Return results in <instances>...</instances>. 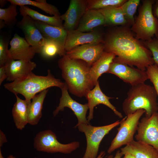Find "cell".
Masks as SVG:
<instances>
[{"instance_id": "cell-1", "label": "cell", "mask_w": 158, "mask_h": 158, "mask_svg": "<svg viewBox=\"0 0 158 158\" xmlns=\"http://www.w3.org/2000/svg\"><path fill=\"white\" fill-rule=\"evenodd\" d=\"M128 25L121 26L109 32L104 39V51L116 56L114 61L146 71L154 64L150 51L137 39Z\"/></svg>"}, {"instance_id": "cell-2", "label": "cell", "mask_w": 158, "mask_h": 158, "mask_svg": "<svg viewBox=\"0 0 158 158\" xmlns=\"http://www.w3.org/2000/svg\"><path fill=\"white\" fill-rule=\"evenodd\" d=\"M58 65L68 90L77 96H85L94 86L90 79V67L85 62L70 58L66 54L60 59Z\"/></svg>"}, {"instance_id": "cell-3", "label": "cell", "mask_w": 158, "mask_h": 158, "mask_svg": "<svg viewBox=\"0 0 158 158\" xmlns=\"http://www.w3.org/2000/svg\"><path fill=\"white\" fill-rule=\"evenodd\" d=\"M64 83L55 78L48 69L46 76L35 75L32 72L26 76L4 84V88L15 95L20 94L29 104L38 93L52 87L61 89Z\"/></svg>"}, {"instance_id": "cell-4", "label": "cell", "mask_w": 158, "mask_h": 158, "mask_svg": "<svg viewBox=\"0 0 158 158\" xmlns=\"http://www.w3.org/2000/svg\"><path fill=\"white\" fill-rule=\"evenodd\" d=\"M122 104L123 110L126 116L140 109L145 111L147 118L157 112V95L153 86L145 83L132 86Z\"/></svg>"}, {"instance_id": "cell-5", "label": "cell", "mask_w": 158, "mask_h": 158, "mask_svg": "<svg viewBox=\"0 0 158 158\" xmlns=\"http://www.w3.org/2000/svg\"><path fill=\"white\" fill-rule=\"evenodd\" d=\"M155 0H144L138 9V14L130 29L135 37L145 41L158 37V20L152 8Z\"/></svg>"}, {"instance_id": "cell-6", "label": "cell", "mask_w": 158, "mask_h": 158, "mask_svg": "<svg viewBox=\"0 0 158 158\" xmlns=\"http://www.w3.org/2000/svg\"><path fill=\"white\" fill-rule=\"evenodd\" d=\"M121 121L118 120L108 125L95 126L82 123L75 126L79 130L85 134L87 147L83 158H96L100 142L104 137L113 129L120 125Z\"/></svg>"}, {"instance_id": "cell-7", "label": "cell", "mask_w": 158, "mask_h": 158, "mask_svg": "<svg viewBox=\"0 0 158 158\" xmlns=\"http://www.w3.org/2000/svg\"><path fill=\"white\" fill-rule=\"evenodd\" d=\"M145 113L142 109L126 116L121 121L117 133L111 142L107 153L111 154L124 145H127L134 140L133 137L137 131L140 119Z\"/></svg>"}, {"instance_id": "cell-8", "label": "cell", "mask_w": 158, "mask_h": 158, "mask_svg": "<svg viewBox=\"0 0 158 158\" xmlns=\"http://www.w3.org/2000/svg\"><path fill=\"white\" fill-rule=\"evenodd\" d=\"M79 146L78 142H73L67 144L61 143L57 139L56 134L49 130L40 132L34 139V147L40 152L68 154L76 150Z\"/></svg>"}, {"instance_id": "cell-9", "label": "cell", "mask_w": 158, "mask_h": 158, "mask_svg": "<svg viewBox=\"0 0 158 158\" xmlns=\"http://www.w3.org/2000/svg\"><path fill=\"white\" fill-rule=\"evenodd\" d=\"M136 140L152 146L158 152V114L155 113L149 118H142L139 122Z\"/></svg>"}, {"instance_id": "cell-10", "label": "cell", "mask_w": 158, "mask_h": 158, "mask_svg": "<svg viewBox=\"0 0 158 158\" xmlns=\"http://www.w3.org/2000/svg\"><path fill=\"white\" fill-rule=\"evenodd\" d=\"M107 73L115 75L132 86L145 83L149 79L146 71L114 61Z\"/></svg>"}, {"instance_id": "cell-11", "label": "cell", "mask_w": 158, "mask_h": 158, "mask_svg": "<svg viewBox=\"0 0 158 158\" xmlns=\"http://www.w3.org/2000/svg\"><path fill=\"white\" fill-rule=\"evenodd\" d=\"M61 96L60 99L58 106L53 112L54 116L60 111H63L65 107H68L74 112L78 120V123L75 126L82 123L89 124L86 118V115L89 107L87 103L82 104L73 100L69 95L68 87L65 82L63 87L61 89Z\"/></svg>"}, {"instance_id": "cell-12", "label": "cell", "mask_w": 158, "mask_h": 158, "mask_svg": "<svg viewBox=\"0 0 158 158\" xmlns=\"http://www.w3.org/2000/svg\"><path fill=\"white\" fill-rule=\"evenodd\" d=\"M23 17L18 23V26L22 30L25 40L36 53H40L46 39L36 26L34 20L27 15Z\"/></svg>"}, {"instance_id": "cell-13", "label": "cell", "mask_w": 158, "mask_h": 158, "mask_svg": "<svg viewBox=\"0 0 158 158\" xmlns=\"http://www.w3.org/2000/svg\"><path fill=\"white\" fill-rule=\"evenodd\" d=\"M87 9V0H71L66 12L60 16L67 31L76 30Z\"/></svg>"}, {"instance_id": "cell-14", "label": "cell", "mask_w": 158, "mask_h": 158, "mask_svg": "<svg viewBox=\"0 0 158 158\" xmlns=\"http://www.w3.org/2000/svg\"><path fill=\"white\" fill-rule=\"evenodd\" d=\"M104 49L103 43L86 44L67 52L66 54L71 59L82 60L91 67L104 51Z\"/></svg>"}, {"instance_id": "cell-15", "label": "cell", "mask_w": 158, "mask_h": 158, "mask_svg": "<svg viewBox=\"0 0 158 158\" xmlns=\"http://www.w3.org/2000/svg\"><path fill=\"white\" fill-rule=\"evenodd\" d=\"M102 34L96 31L84 32L77 30L67 31L64 48L68 51L79 46L88 44L103 43Z\"/></svg>"}, {"instance_id": "cell-16", "label": "cell", "mask_w": 158, "mask_h": 158, "mask_svg": "<svg viewBox=\"0 0 158 158\" xmlns=\"http://www.w3.org/2000/svg\"><path fill=\"white\" fill-rule=\"evenodd\" d=\"M8 50L9 59L17 60H31L36 53L33 48L23 37L15 33L10 42Z\"/></svg>"}, {"instance_id": "cell-17", "label": "cell", "mask_w": 158, "mask_h": 158, "mask_svg": "<svg viewBox=\"0 0 158 158\" xmlns=\"http://www.w3.org/2000/svg\"><path fill=\"white\" fill-rule=\"evenodd\" d=\"M95 86L94 88L87 92L85 96L88 101L87 104L89 109V115L87 118L88 121L89 122L93 118L94 107L100 104L106 106L112 110L118 117L122 118V114L110 102L109 99L112 98L107 96L102 91L99 81Z\"/></svg>"}, {"instance_id": "cell-18", "label": "cell", "mask_w": 158, "mask_h": 158, "mask_svg": "<svg viewBox=\"0 0 158 158\" xmlns=\"http://www.w3.org/2000/svg\"><path fill=\"white\" fill-rule=\"evenodd\" d=\"M5 66L7 74L6 80L13 82L32 73L37 64L31 60H16L9 59Z\"/></svg>"}, {"instance_id": "cell-19", "label": "cell", "mask_w": 158, "mask_h": 158, "mask_svg": "<svg viewBox=\"0 0 158 158\" xmlns=\"http://www.w3.org/2000/svg\"><path fill=\"white\" fill-rule=\"evenodd\" d=\"M34 21L36 26L45 39L55 42L66 52L64 46L67 31L63 27L54 26L39 21Z\"/></svg>"}, {"instance_id": "cell-20", "label": "cell", "mask_w": 158, "mask_h": 158, "mask_svg": "<svg viewBox=\"0 0 158 158\" xmlns=\"http://www.w3.org/2000/svg\"><path fill=\"white\" fill-rule=\"evenodd\" d=\"M116 57L115 55L112 53L104 51L91 66L90 75L94 86L98 81V79L102 75L108 73Z\"/></svg>"}, {"instance_id": "cell-21", "label": "cell", "mask_w": 158, "mask_h": 158, "mask_svg": "<svg viewBox=\"0 0 158 158\" xmlns=\"http://www.w3.org/2000/svg\"><path fill=\"white\" fill-rule=\"evenodd\" d=\"M120 151L123 155L128 153L136 158H158V152L152 146L134 140Z\"/></svg>"}, {"instance_id": "cell-22", "label": "cell", "mask_w": 158, "mask_h": 158, "mask_svg": "<svg viewBox=\"0 0 158 158\" xmlns=\"http://www.w3.org/2000/svg\"><path fill=\"white\" fill-rule=\"evenodd\" d=\"M105 25L104 17L98 10L87 9L76 30L84 32H89L96 27Z\"/></svg>"}, {"instance_id": "cell-23", "label": "cell", "mask_w": 158, "mask_h": 158, "mask_svg": "<svg viewBox=\"0 0 158 158\" xmlns=\"http://www.w3.org/2000/svg\"><path fill=\"white\" fill-rule=\"evenodd\" d=\"M16 101L12 110V115L15 125L18 129L22 130L28 123V107L29 103L25 99L16 95Z\"/></svg>"}, {"instance_id": "cell-24", "label": "cell", "mask_w": 158, "mask_h": 158, "mask_svg": "<svg viewBox=\"0 0 158 158\" xmlns=\"http://www.w3.org/2000/svg\"><path fill=\"white\" fill-rule=\"evenodd\" d=\"M49 89L44 90L35 95L28 107V123L31 125L38 124L42 116V110L44 99Z\"/></svg>"}, {"instance_id": "cell-25", "label": "cell", "mask_w": 158, "mask_h": 158, "mask_svg": "<svg viewBox=\"0 0 158 158\" xmlns=\"http://www.w3.org/2000/svg\"><path fill=\"white\" fill-rule=\"evenodd\" d=\"M19 11L20 14L22 16L27 15L34 20L39 21L54 26L63 27V21L60 18L61 16H47L30 8L27 6H20Z\"/></svg>"}, {"instance_id": "cell-26", "label": "cell", "mask_w": 158, "mask_h": 158, "mask_svg": "<svg viewBox=\"0 0 158 158\" xmlns=\"http://www.w3.org/2000/svg\"><path fill=\"white\" fill-rule=\"evenodd\" d=\"M104 16L105 25H128L120 7H112L98 10Z\"/></svg>"}, {"instance_id": "cell-27", "label": "cell", "mask_w": 158, "mask_h": 158, "mask_svg": "<svg viewBox=\"0 0 158 158\" xmlns=\"http://www.w3.org/2000/svg\"><path fill=\"white\" fill-rule=\"evenodd\" d=\"M7 1L11 4L20 6L28 5L34 6L53 16H61L58 9L54 6L48 4L46 0H8Z\"/></svg>"}, {"instance_id": "cell-28", "label": "cell", "mask_w": 158, "mask_h": 158, "mask_svg": "<svg viewBox=\"0 0 158 158\" xmlns=\"http://www.w3.org/2000/svg\"><path fill=\"white\" fill-rule=\"evenodd\" d=\"M40 54L43 58L49 59L57 54L63 56L66 54V52L63 51L55 42L46 39Z\"/></svg>"}, {"instance_id": "cell-29", "label": "cell", "mask_w": 158, "mask_h": 158, "mask_svg": "<svg viewBox=\"0 0 158 158\" xmlns=\"http://www.w3.org/2000/svg\"><path fill=\"white\" fill-rule=\"evenodd\" d=\"M127 0H87V9L99 10L112 7H120Z\"/></svg>"}, {"instance_id": "cell-30", "label": "cell", "mask_w": 158, "mask_h": 158, "mask_svg": "<svg viewBox=\"0 0 158 158\" xmlns=\"http://www.w3.org/2000/svg\"><path fill=\"white\" fill-rule=\"evenodd\" d=\"M140 1V0H127L120 7L128 25H132L134 23V16Z\"/></svg>"}, {"instance_id": "cell-31", "label": "cell", "mask_w": 158, "mask_h": 158, "mask_svg": "<svg viewBox=\"0 0 158 158\" xmlns=\"http://www.w3.org/2000/svg\"><path fill=\"white\" fill-rule=\"evenodd\" d=\"M17 6L16 5L11 4L7 8H0V19L3 20L8 26H13L17 22Z\"/></svg>"}, {"instance_id": "cell-32", "label": "cell", "mask_w": 158, "mask_h": 158, "mask_svg": "<svg viewBox=\"0 0 158 158\" xmlns=\"http://www.w3.org/2000/svg\"><path fill=\"white\" fill-rule=\"evenodd\" d=\"M146 71L149 79L152 83L156 92L158 102V66L154 64L148 67Z\"/></svg>"}, {"instance_id": "cell-33", "label": "cell", "mask_w": 158, "mask_h": 158, "mask_svg": "<svg viewBox=\"0 0 158 158\" xmlns=\"http://www.w3.org/2000/svg\"><path fill=\"white\" fill-rule=\"evenodd\" d=\"M145 46L151 52L154 64L158 66V37L144 41Z\"/></svg>"}, {"instance_id": "cell-34", "label": "cell", "mask_w": 158, "mask_h": 158, "mask_svg": "<svg viewBox=\"0 0 158 158\" xmlns=\"http://www.w3.org/2000/svg\"><path fill=\"white\" fill-rule=\"evenodd\" d=\"M9 40L2 36L0 38V66H4L9 59L8 56Z\"/></svg>"}, {"instance_id": "cell-35", "label": "cell", "mask_w": 158, "mask_h": 158, "mask_svg": "<svg viewBox=\"0 0 158 158\" xmlns=\"http://www.w3.org/2000/svg\"><path fill=\"white\" fill-rule=\"evenodd\" d=\"M7 74L4 66H0V85L7 78Z\"/></svg>"}, {"instance_id": "cell-36", "label": "cell", "mask_w": 158, "mask_h": 158, "mask_svg": "<svg viewBox=\"0 0 158 158\" xmlns=\"http://www.w3.org/2000/svg\"><path fill=\"white\" fill-rule=\"evenodd\" d=\"M7 142V140L5 134L0 130V148L2 146L3 144Z\"/></svg>"}, {"instance_id": "cell-37", "label": "cell", "mask_w": 158, "mask_h": 158, "mask_svg": "<svg viewBox=\"0 0 158 158\" xmlns=\"http://www.w3.org/2000/svg\"><path fill=\"white\" fill-rule=\"evenodd\" d=\"M152 11L154 16L158 18V0H155L153 6Z\"/></svg>"}, {"instance_id": "cell-38", "label": "cell", "mask_w": 158, "mask_h": 158, "mask_svg": "<svg viewBox=\"0 0 158 158\" xmlns=\"http://www.w3.org/2000/svg\"><path fill=\"white\" fill-rule=\"evenodd\" d=\"M123 155L121 151L118 150L116 152L114 157L112 155H110L108 156L107 158H122Z\"/></svg>"}, {"instance_id": "cell-39", "label": "cell", "mask_w": 158, "mask_h": 158, "mask_svg": "<svg viewBox=\"0 0 158 158\" xmlns=\"http://www.w3.org/2000/svg\"><path fill=\"white\" fill-rule=\"evenodd\" d=\"M123 155L124 157L122 158H136L134 156L128 153H126Z\"/></svg>"}, {"instance_id": "cell-40", "label": "cell", "mask_w": 158, "mask_h": 158, "mask_svg": "<svg viewBox=\"0 0 158 158\" xmlns=\"http://www.w3.org/2000/svg\"><path fill=\"white\" fill-rule=\"evenodd\" d=\"M6 25L5 22L2 20L0 19V29L4 28Z\"/></svg>"}, {"instance_id": "cell-41", "label": "cell", "mask_w": 158, "mask_h": 158, "mask_svg": "<svg viewBox=\"0 0 158 158\" xmlns=\"http://www.w3.org/2000/svg\"><path fill=\"white\" fill-rule=\"evenodd\" d=\"M105 154V152L104 151H101L96 158H103Z\"/></svg>"}, {"instance_id": "cell-42", "label": "cell", "mask_w": 158, "mask_h": 158, "mask_svg": "<svg viewBox=\"0 0 158 158\" xmlns=\"http://www.w3.org/2000/svg\"><path fill=\"white\" fill-rule=\"evenodd\" d=\"M7 0H1L0 1V5L1 7H3L6 4Z\"/></svg>"}, {"instance_id": "cell-43", "label": "cell", "mask_w": 158, "mask_h": 158, "mask_svg": "<svg viewBox=\"0 0 158 158\" xmlns=\"http://www.w3.org/2000/svg\"><path fill=\"white\" fill-rule=\"evenodd\" d=\"M7 158H16V157L13 155L11 154L9 155Z\"/></svg>"}, {"instance_id": "cell-44", "label": "cell", "mask_w": 158, "mask_h": 158, "mask_svg": "<svg viewBox=\"0 0 158 158\" xmlns=\"http://www.w3.org/2000/svg\"><path fill=\"white\" fill-rule=\"evenodd\" d=\"M0 158H4L2 155L1 149H0Z\"/></svg>"}, {"instance_id": "cell-45", "label": "cell", "mask_w": 158, "mask_h": 158, "mask_svg": "<svg viewBox=\"0 0 158 158\" xmlns=\"http://www.w3.org/2000/svg\"><path fill=\"white\" fill-rule=\"evenodd\" d=\"M157 113H158V111H157Z\"/></svg>"}, {"instance_id": "cell-46", "label": "cell", "mask_w": 158, "mask_h": 158, "mask_svg": "<svg viewBox=\"0 0 158 158\" xmlns=\"http://www.w3.org/2000/svg\"></svg>"}]
</instances>
